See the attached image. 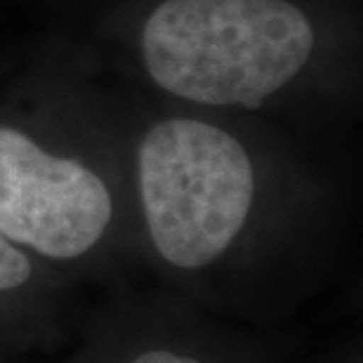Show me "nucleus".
<instances>
[{"instance_id": "nucleus-1", "label": "nucleus", "mask_w": 363, "mask_h": 363, "mask_svg": "<svg viewBox=\"0 0 363 363\" xmlns=\"http://www.w3.org/2000/svg\"><path fill=\"white\" fill-rule=\"evenodd\" d=\"M316 40L293 0H161L142 24L140 57L172 97L259 108L302 76Z\"/></svg>"}, {"instance_id": "nucleus-2", "label": "nucleus", "mask_w": 363, "mask_h": 363, "mask_svg": "<svg viewBox=\"0 0 363 363\" xmlns=\"http://www.w3.org/2000/svg\"><path fill=\"white\" fill-rule=\"evenodd\" d=\"M140 194L158 252L175 267L199 269L243 229L255 199V170L227 130L168 118L142 140Z\"/></svg>"}, {"instance_id": "nucleus-3", "label": "nucleus", "mask_w": 363, "mask_h": 363, "mask_svg": "<svg viewBox=\"0 0 363 363\" xmlns=\"http://www.w3.org/2000/svg\"><path fill=\"white\" fill-rule=\"evenodd\" d=\"M111 213V194L97 172L0 125V236L71 259L104 236Z\"/></svg>"}, {"instance_id": "nucleus-4", "label": "nucleus", "mask_w": 363, "mask_h": 363, "mask_svg": "<svg viewBox=\"0 0 363 363\" xmlns=\"http://www.w3.org/2000/svg\"><path fill=\"white\" fill-rule=\"evenodd\" d=\"M31 276V262L19 248L0 236V290L19 288Z\"/></svg>"}, {"instance_id": "nucleus-5", "label": "nucleus", "mask_w": 363, "mask_h": 363, "mask_svg": "<svg viewBox=\"0 0 363 363\" xmlns=\"http://www.w3.org/2000/svg\"><path fill=\"white\" fill-rule=\"evenodd\" d=\"M135 363H199V361H194L189 357H177V354H170V352H149V354H142Z\"/></svg>"}]
</instances>
